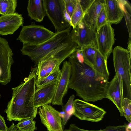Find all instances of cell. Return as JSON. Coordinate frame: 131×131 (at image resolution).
Here are the masks:
<instances>
[{"label": "cell", "instance_id": "6da1fadb", "mask_svg": "<svg viewBox=\"0 0 131 131\" xmlns=\"http://www.w3.org/2000/svg\"><path fill=\"white\" fill-rule=\"evenodd\" d=\"M68 58L71 70L68 89L74 90L77 96L87 102H96L106 98L108 79L71 54Z\"/></svg>", "mask_w": 131, "mask_h": 131}, {"label": "cell", "instance_id": "7a4b0ae2", "mask_svg": "<svg viewBox=\"0 0 131 131\" xmlns=\"http://www.w3.org/2000/svg\"><path fill=\"white\" fill-rule=\"evenodd\" d=\"M37 67L32 68L28 76L24 78V82L12 88V97L5 111L9 121L33 119L36 117L38 109L30 105V101L37 89Z\"/></svg>", "mask_w": 131, "mask_h": 131}, {"label": "cell", "instance_id": "3957f363", "mask_svg": "<svg viewBox=\"0 0 131 131\" xmlns=\"http://www.w3.org/2000/svg\"><path fill=\"white\" fill-rule=\"evenodd\" d=\"M71 27L57 32L51 38L39 45L24 44L22 54L28 56L36 65L46 56L56 49L73 41L70 35Z\"/></svg>", "mask_w": 131, "mask_h": 131}, {"label": "cell", "instance_id": "277c9868", "mask_svg": "<svg viewBox=\"0 0 131 131\" xmlns=\"http://www.w3.org/2000/svg\"><path fill=\"white\" fill-rule=\"evenodd\" d=\"M113 65L122 94L123 86L127 97L131 99V54L127 49L117 46L113 51Z\"/></svg>", "mask_w": 131, "mask_h": 131}, {"label": "cell", "instance_id": "5b68a950", "mask_svg": "<svg viewBox=\"0 0 131 131\" xmlns=\"http://www.w3.org/2000/svg\"><path fill=\"white\" fill-rule=\"evenodd\" d=\"M55 34L43 26L32 22L30 25L23 26L17 40L23 45H37L47 40Z\"/></svg>", "mask_w": 131, "mask_h": 131}, {"label": "cell", "instance_id": "8992f818", "mask_svg": "<svg viewBox=\"0 0 131 131\" xmlns=\"http://www.w3.org/2000/svg\"><path fill=\"white\" fill-rule=\"evenodd\" d=\"M43 2L46 15L54 26L55 32L71 27L65 18L64 0H43Z\"/></svg>", "mask_w": 131, "mask_h": 131}, {"label": "cell", "instance_id": "52a82bcc", "mask_svg": "<svg viewBox=\"0 0 131 131\" xmlns=\"http://www.w3.org/2000/svg\"><path fill=\"white\" fill-rule=\"evenodd\" d=\"M73 105V115L81 120L99 122L106 113L103 108L79 99L74 100Z\"/></svg>", "mask_w": 131, "mask_h": 131}, {"label": "cell", "instance_id": "ba28073f", "mask_svg": "<svg viewBox=\"0 0 131 131\" xmlns=\"http://www.w3.org/2000/svg\"><path fill=\"white\" fill-rule=\"evenodd\" d=\"M96 34L95 29L84 18L70 32L72 40L80 49L96 43Z\"/></svg>", "mask_w": 131, "mask_h": 131}, {"label": "cell", "instance_id": "9c48e42d", "mask_svg": "<svg viewBox=\"0 0 131 131\" xmlns=\"http://www.w3.org/2000/svg\"><path fill=\"white\" fill-rule=\"evenodd\" d=\"M13 55L7 41L0 37V83L2 85H6L11 80Z\"/></svg>", "mask_w": 131, "mask_h": 131}, {"label": "cell", "instance_id": "30bf717a", "mask_svg": "<svg viewBox=\"0 0 131 131\" xmlns=\"http://www.w3.org/2000/svg\"><path fill=\"white\" fill-rule=\"evenodd\" d=\"M114 29L108 23L97 31L96 34V44L98 51L107 61L112 51L115 41Z\"/></svg>", "mask_w": 131, "mask_h": 131}, {"label": "cell", "instance_id": "8fae6325", "mask_svg": "<svg viewBox=\"0 0 131 131\" xmlns=\"http://www.w3.org/2000/svg\"><path fill=\"white\" fill-rule=\"evenodd\" d=\"M38 113L41 123L48 131H63L60 112L48 104L39 107Z\"/></svg>", "mask_w": 131, "mask_h": 131}, {"label": "cell", "instance_id": "7c38bea8", "mask_svg": "<svg viewBox=\"0 0 131 131\" xmlns=\"http://www.w3.org/2000/svg\"><path fill=\"white\" fill-rule=\"evenodd\" d=\"M71 70V66L70 62L67 61L64 62L55 93L51 103L53 105H63L62 99L68 89Z\"/></svg>", "mask_w": 131, "mask_h": 131}, {"label": "cell", "instance_id": "4fadbf2b", "mask_svg": "<svg viewBox=\"0 0 131 131\" xmlns=\"http://www.w3.org/2000/svg\"><path fill=\"white\" fill-rule=\"evenodd\" d=\"M58 82H54L37 88L30 99V105L38 109L42 105L51 103Z\"/></svg>", "mask_w": 131, "mask_h": 131}, {"label": "cell", "instance_id": "5bb4252c", "mask_svg": "<svg viewBox=\"0 0 131 131\" xmlns=\"http://www.w3.org/2000/svg\"><path fill=\"white\" fill-rule=\"evenodd\" d=\"M23 23L22 15L17 13L2 15L0 17V35L12 34Z\"/></svg>", "mask_w": 131, "mask_h": 131}, {"label": "cell", "instance_id": "9a60e30c", "mask_svg": "<svg viewBox=\"0 0 131 131\" xmlns=\"http://www.w3.org/2000/svg\"><path fill=\"white\" fill-rule=\"evenodd\" d=\"M104 5L108 23H119L124 17L122 0H104Z\"/></svg>", "mask_w": 131, "mask_h": 131}, {"label": "cell", "instance_id": "2e32d148", "mask_svg": "<svg viewBox=\"0 0 131 131\" xmlns=\"http://www.w3.org/2000/svg\"><path fill=\"white\" fill-rule=\"evenodd\" d=\"M106 98L114 103L119 111L121 116H124L123 104L124 97L121 93L117 77L115 74L112 80L109 82Z\"/></svg>", "mask_w": 131, "mask_h": 131}, {"label": "cell", "instance_id": "e0dca14e", "mask_svg": "<svg viewBox=\"0 0 131 131\" xmlns=\"http://www.w3.org/2000/svg\"><path fill=\"white\" fill-rule=\"evenodd\" d=\"M27 9L29 16L37 22H41L46 16L43 0H29Z\"/></svg>", "mask_w": 131, "mask_h": 131}, {"label": "cell", "instance_id": "ac0fdd59", "mask_svg": "<svg viewBox=\"0 0 131 131\" xmlns=\"http://www.w3.org/2000/svg\"><path fill=\"white\" fill-rule=\"evenodd\" d=\"M104 0H95L84 14V18L95 29L97 18L104 5Z\"/></svg>", "mask_w": 131, "mask_h": 131}, {"label": "cell", "instance_id": "d6986e66", "mask_svg": "<svg viewBox=\"0 0 131 131\" xmlns=\"http://www.w3.org/2000/svg\"><path fill=\"white\" fill-rule=\"evenodd\" d=\"M92 68L98 73L109 79L110 74L107 68V61L98 50Z\"/></svg>", "mask_w": 131, "mask_h": 131}, {"label": "cell", "instance_id": "ffe728a7", "mask_svg": "<svg viewBox=\"0 0 131 131\" xmlns=\"http://www.w3.org/2000/svg\"><path fill=\"white\" fill-rule=\"evenodd\" d=\"M81 49L84 62L93 67L97 50L96 43L89 45Z\"/></svg>", "mask_w": 131, "mask_h": 131}, {"label": "cell", "instance_id": "44dd1931", "mask_svg": "<svg viewBox=\"0 0 131 131\" xmlns=\"http://www.w3.org/2000/svg\"><path fill=\"white\" fill-rule=\"evenodd\" d=\"M75 98L74 94L71 95L64 106H62V112L60 113L61 117L62 118V126L64 127L70 117L73 115L74 109L73 102Z\"/></svg>", "mask_w": 131, "mask_h": 131}, {"label": "cell", "instance_id": "7402d4cb", "mask_svg": "<svg viewBox=\"0 0 131 131\" xmlns=\"http://www.w3.org/2000/svg\"><path fill=\"white\" fill-rule=\"evenodd\" d=\"M17 3L16 0H0V14L5 15L14 13Z\"/></svg>", "mask_w": 131, "mask_h": 131}, {"label": "cell", "instance_id": "603a6c76", "mask_svg": "<svg viewBox=\"0 0 131 131\" xmlns=\"http://www.w3.org/2000/svg\"><path fill=\"white\" fill-rule=\"evenodd\" d=\"M61 72V70L59 68L55 72L43 79L39 80L37 79L36 82L37 88H39L54 82H58Z\"/></svg>", "mask_w": 131, "mask_h": 131}, {"label": "cell", "instance_id": "cb8c5ba5", "mask_svg": "<svg viewBox=\"0 0 131 131\" xmlns=\"http://www.w3.org/2000/svg\"><path fill=\"white\" fill-rule=\"evenodd\" d=\"M84 13L83 12L79 0L75 10L71 17V23L73 28H75L84 18Z\"/></svg>", "mask_w": 131, "mask_h": 131}, {"label": "cell", "instance_id": "d4e9b609", "mask_svg": "<svg viewBox=\"0 0 131 131\" xmlns=\"http://www.w3.org/2000/svg\"><path fill=\"white\" fill-rule=\"evenodd\" d=\"M72 124L73 126L76 131H131L130 127L125 123L122 125L117 126H109L105 128L99 130H89L80 128L75 125Z\"/></svg>", "mask_w": 131, "mask_h": 131}, {"label": "cell", "instance_id": "484cf974", "mask_svg": "<svg viewBox=\"0 0 131 131\" xmlns=\"http://www.w3.org/2000/svg\"><path fill=\"white\" fill-rule=\"evenodd\" d=\"M124 16L128 29L129 38L131 39V6L127 1L122 0Z\"/></svg>", "mask_w": 131, "mask_h": 131}, {"label": "cell", "instance_id": "4316f807", "mask_svg": "<svg viewBox=\"0 0 131 131\" xmlns=\"http://www.w3.org/2000/svg\"><path fill=\"white\" fill-rule=\"evenodd\" d=\"M35 125V121L29 118L19 121L16 126L20 131H34L36 129Z\"/></svg>", "mask_w": 131, "mask_h": 131}, {"label": "cell", "instance_id": "83f0119b", "mask_svg": "<svg viewBox=\"0 0 131 131\" xmlns=\"http://www.w3.org/2000/svg\"><path fill=\"white\" fill-rule=\"evenodd\" d=\"M123 109L124 116L129 123L131 122V100L125 97L123 99Z\"/></svg>", "mask_w": 131, "mask_h": 131}, {"label": "cell", "instance_id": "f1b7e54d", "mask_svg": "<svg viewBox=\"0 0 131 131\" xmlns=\"http://www.w3.org/2000/svg\"><path fill=\"white\" fill-rule=\"evenodd\" d=\"M108 23L104 5L97 18L96 24V32Z\"/></svg>", "mask_w": 131, "mask_h": 131}, {"label": "cell", "instance_id": "f546056e", "mask_svg": "<svg viewBox=\"0 0 131 131\" xmlns=\"http://www.w3.org/2000/svg\"><path fill=\"white\" fill-rule=\"evenodd\" d=\"M65 10L71 17L76 7L77 0H64Z\"/></svg>", "mask_w": 131, "mask_h": 131}, {"label": "cell", "instance_id": "4dcf8cb0", "mask_svg": "<svg viewBox=\"0 0 131 131\" xmlns=\"http://www.w3.org/2000/svg\"><path fill=\"white\" fill-rule=\"evenodd\" d=\"M95 0H79L82 9L84 13L91 7Z\"/></svg>", "mask_w": 131, "mask_h": 131}, {"label": "cell", "instance_id": "1f68e13d", "mask_svg": "<svg viewBox=\"0 0 131 131\" xmlns=\"http://www.w3.org/2000/svg\"><path fill=\"white\" fill-rule=\"evenodd\" d=\"M8 128L4 117L0 115V131H7Z\"/></svg>", "mask_w": 131, "mask_h": 131}, {"label": "cell", "instance_id": "d6a6232c", "mask_svg": "<svg viewBox=\"0 0 131 131\" xmlns=\"http://www.w3.org/2000/svg\"><path fill=\"white\" fill-rule=\"evenodd\" d=\"M17 129L16 125L13 123L8 128L7 131H16Z\"/></svg>", "mask_w": 131, "mask_h": 131}, {"label": "cell", "instance_id": "836d02e7", "mask_svg": "<svg viewBox=\"0 0 131 131\" xmlns=\"http://www.w3.org/2000/svg\"><path fill=\"white\" fill-rule=\"evenodd\" d=\"M131 39L129 38L128 39V42L127 43L128 48L127 50L129 52L130 54H131Z\"/></svg>", "mask_w": 131, "mask_h": 131}, {"label": "cell", "instance_id": "e575fe53", "mask_svg": "<svg viewBox=\"0 0 131 131\" xmlns=\"http://www.w3.org/2000/svg\"><path fill=\"white\" fill-rule=\"evenodd\" d=\"M63 131H76L74 129L72 124L70 125L69 128L68 129H65L63 130Z\"/></svg>", "mask_w": 131, "mask_h": 131}, {"label": "cell", "instance_id": "d590c367", "mask_svg": "<svg viewBox=\"0 0 131 131\" xmlns=\"http://www.w3.org/2000/svg\"><path fill=\"white\" fill-rule=\"evenodd\" d=\"M16 131H20L18 129V130H17Z\"/></svg>", "mask_w": 131, "mask_h": 131}, {"label": "cell", "instance_id": "8d00e7d4", "mask_svg": "<svg viewBox=\"0 0 131 131\" xmlns=\"http://www.w3.org/2000/svg\"><path fill=\"white\" fill-rule=\"evenodd\" d=\"M1 94H0V99H1Z\"/></svg>", "mask_w": 131, "mask_h": 131}, {"label": "cell", "instance_id": "74e56055", "mask_svg": "<svg viewBox=\"0 0 131 131\" xmlns=\"http://www.w3.org/2000/svg\"></svg>", "mask_w": 131, "mask_h": 131}]
</instances>
